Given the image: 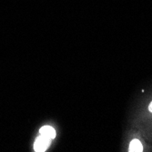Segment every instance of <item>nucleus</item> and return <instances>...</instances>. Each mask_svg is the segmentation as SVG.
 Instances as JSON below:
<instances>
[{
	"label": "nucleus",
	"mask_w": 152,
	"mask_h": 152,
	"mask_svg": "<svg viewBox=\"0 0 152 152\" xmlns=\"http://www.w3.org/2000/svg\"><path fill=\"white\" fill-rule=\"evenodd\" d=\"M50 142H51L50 139H48V137H47L43 135H40L36 140V142L34 144L35 151H37V152L46 151L47 148L50 146Z\"/></svg>",
	"instance_id": "obj_1"
},
{
	"label": "nucleus",
	"mask_w": 152,
	"mask_h": 152,
	"mask_svg": "<svg viewBox=\"0 0 152 152\" xmlns=\"http://www.w3.org/2000/svg\"><path fill=\"white\" fill-rule=\"evenodd\" d=\"M39 134L40 135H43L50 140H53L56 137V130H55L52 127L50 126H44L40 129L39 130Z\"/></svg>",
	"instance_id": "obj_2"
},
{
	"label": "nucleus",
	"mask_w": 152,
	"mask_h": 152,
	"mask_svg": "<svg viewBox=\"0 0 152 152\" xmlns=\"http://www.w3.org/2000/svg\"><path fill=\"white\" fill-rule=\"evenodd\" d=\"M143 150L142 144L139 140H133L129 145V151L130 152H141Z\"/></svg>",
	"instance_id": "obj_3"
},
{
	"label": "nucleus",
	"mask_w": 152,
	"mask_h": 152,
	"mask_svg": "<svg viewBox=\"0 0 152 152\" xmlns=\"http://www.w3.org/2000/svg\"><path fill=\"white\" fill-rule=\"evenodd\" d=\"M148 109H149V111H150V112H152V101H151V103H150L149 106H148Z\"/></svg>",
	"instance_id": "obj_4"
}]
</instances>
